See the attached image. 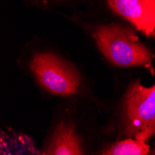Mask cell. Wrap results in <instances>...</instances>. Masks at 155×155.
<instances>
[{"label":"cell","instance_id":"3","mask_svg":"<svg viewBox=\"0 0 155 155\" xmlns=\"http://www.w3.org/2000/svg\"><path fill=\"white\" fill-rule=\"evenodd\" d=\"M30 68L39 83L56 95L75 94L80 77L73 66L50 53H37L30 61Z\"/></svg>","mask_w":155,"mask_h":155},{"label":"cell","instance_id":"5","mask_svg":"<svg viewBox=\"0 0 155 155\" xmlns=\"http://www.w3.org/2000/svg\"><path fill=\"white\" fill-rule=\"evenodd\" d=\"M44 154H83L80 138L76 135L74 127L72 124L61 122L57 125L49 144L44 150Z\"/></svg>","mask_w":155,"mask_h":155},{"label":"cell","instance_id":"7","mask_svg":"<svg viewBox=\"0 0 155 155\" xmlns=\"http://www.w3.org/2000/svg\"><path fill=\"white\" fill-rule=\"evenodd\" d=\"M67 1H74V0H30V2L36 6L41 7H47V6H52L55 4H61Z\"/></svg>","mask_w":155,"mask_h":155},{"label":"cell","instance_id":"4","mask_svg":"<svg viewBox=\"0 0 155 155\" xmlns=\"http://www.w3.org/2000/svg\"><path fill=\"white\" fill-rule=\"evenodd\" d=\"M108 8L149 37H155V0H106Z\"/></svg>","mask_w":155,"mask_h":155},{"label":"cell","instance_id":"6","mask_svg":"<svg viewBox=\"0 0 155 155\" xmlns=\"http://www.w3.org/2000/svg\"><path fill=\"white\" fill-rule=\"evenodd\" d=\"M150 151V146L145 141L127 138L112 145L104 151L108 155H146Z\"/></svg>","mask_w":155,"mask_h":155},{"label":"cell","instance_id":"2","mask_svg":"<svg viewBox=\"0 0 155 155\" xmlns=\"http://www.w3.org/2000/svg\"><path fill=\"white\" fill-rule=\"evenodd\" d=\"M124 133L145 141L155 136V86L143 87L137 80L124 98Z\"/></svg>","mask_w":155,"mask_h":155},{"label":"cell","instance_id":"8","mask_svg":"<svg viewBox=\"0 0 155 155\" xmlns=\"http://www.w3.org/2000/svg\"><path fill=\"white\" fill-rule=\"evenodd\" d=\"M152 152H153V154H155V150H153Z\"/></svg>","mask_w":155,"mask_h":155},{"label":"cell","instance_id":"1","mask_svg":"<svg viewBox=\"0 0 155 155\" xmlns=\"http://www.w3.org/2000/svg\"><path fill=\"white\" fill-rule=\"evenodd\" d=\"M92 35L111 63L123 67L144 66L154 74L151 52L130 28L118 23L101 24L95 27Z\"/></svg>","mask_w":155,"mask_h":155}]
</instances>
